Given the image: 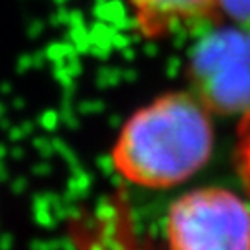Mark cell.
<instances>
[{
	"label": "cell",
	"mask_w": 250,
	"mask_h": 250,
	"mask_svg": "<svg viewBox=\"0 0 250 250\" xmlns=\"http://www.w3.org/2000/svg\"><path fill=\"white\" fill-rule=\"evenodd\" d=\"M213 146L211 109L193 91H170L126 119L111 163L132 186L169 189L204 169Z\"/></svg>",
	"instance_id": "cell-1"
},
{
	"label": "cell",
	"mask_w": 250,
	"mask_h": 250,
	"mask_svg": "<svg viewBox=\"0 0 250 250\" xmlns=\"http://www.w3.org/2000/svg\"><path fill=\"white\" fill-rule=\"evenodd\" d=\"M169 250H250V206L224 188L193 189L165 217Z\"/></svg>",
	"instance_id": "cell-2"
},
{
	"label": "cell",
	"mask_w": 250,
	"mask_h": 250,
	"mask_svg": "<svg viewBox=\"0 0 250 250\" xmlns=\"http://www.w3.org/2000/svg\"><path fill=\"white\" fill-rule=\"evenodd\" d=\"M197 50V93L209 109L250 107V36L224 32Z\"/></svg>",
	"instance_id": "cell-3"
},
{
	"label": "cell",
	"mask_w": 250,
	"mask_h": 250,
	"mask_svg": "<svg viewBox=\"0 0 250 250\" xmlns=\"http://www.w3.org/2000/svg\"><path fill=\"white\" fill-rule=\"evenodd\" d=\"M137 34L148 39H167L193 34L217 22L223 15L221 0H123Z\"/></svg>",
	"instance_id": "cell-4"
},
{
	"label": "cell",
	"mask_w": 250,
	"mask_h": 250,
	"mask_svg": "<svg viewBox=\"0 0 250 250\" xmlns=\"http://www.w3.org/2000/svg\"><path fill=\"white\" fill-rule=\"evenodd\" d=\"M235 169L250 197V107L243 111L235 139Z\"/></svg>",
	"instance_id": "cell-5"
},
{
	"label": "cell",
	"mask_w": 250,
	"mask_h": 250,
	"mask_svg": "<svg viewBox=\"0 0 250 250\" xmlns=\"http://www.w3.org/2000/svg\"><path fill=\"white\" fill-rule=\"evenodd\" d=\"M223 13H228L243 26H250V0H221Z\"/></svg>",
	"instance_id": "cell-6"
}]
</instances>
